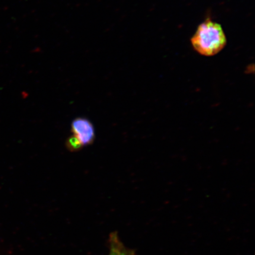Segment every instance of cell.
<instances>
[{"label":"cell","instance_id":"4","mask_svg":"<svg viewBox=\"0 0 255 255\" xmlns=\"http://www.w3.org/2000/svg\"><path fill=\"white\" fill-rule=\"evenodd\" d=\"M67 149L71 152H77L83 148V145L75 135L69 136L66 141Z\"/></svg>","mask_w":255,"mask_h":255},{"label":"cell","instance_id":"2","mask_svg":"<svg viewBox=\"0 0 255 255\" xmlns=\"http://www.w3.org/2000/svg\"><path fill=\"white\" fill-rule=\"evenodd\" d=\"M72 131L83 146L91 145L94 142L95 132L93 124L85 118H77L73 121Z\"/></svg>","mask_w":255,"mask_h":255},{"label":"cell","instance_id":"1","mask_svg":"<svg viewBox=\"0 0 255 255\" xmlns=\"http://www.w3.org/2000/svg\"><path fill=\"white\" fill-rule=\"evenodd\" d=\"M191 42L200 55L212 56L221 52L227 40L221 25L207 19L199 25Z\"/></svg>","mask_w":255,"mask_h":255},{"label":"cell","instance_id":"3","mask_svg":"<svg viewBox=\"0 0 255 255\" xmlns=\"http://www.w3.org/2000/svg\"><path fill=\"white\" fill-rule=\"evenodd\" d=\"M109 245V255H137L134 250H130L124 245L116 232L110 234Z\"/></svg>","mask_w":255,"mask_h":255}]
</instances>
